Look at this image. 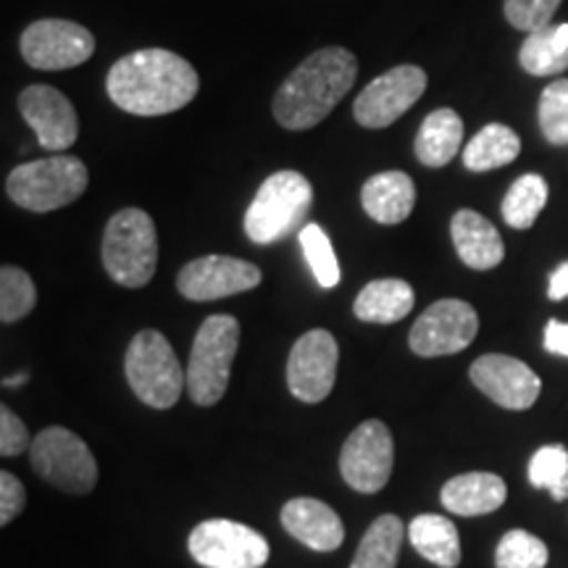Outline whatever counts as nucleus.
Listing matches in <instances>:
<instances>
[{
  "mask_svg": "<svg viewBox=\"0 0 568 568\" xmlns=\"http://www.w3.org/2000/svg\"><path fill=\"white\" fill-rule=\"evenodd\" d=\"M539 130L550 145H568V80L550 82L539 98Z\"/></svg>",
  "mask_w": 568,
  "mask_h": 568,
  "instance_id": "33",
  "label": "nucleus"
},
{
  "mask_svg": "<svg viewBox=\"0 0 568 568\" xmlns=\"http://www.w3.org/2000/svg\"><path fill=\"white\" fill-rule=\"evenodd\" d=\"M548 297H550V301H556V303L564 301V297H568V261H566V264H560L556 272H552Z\"/></svg>",
  "mask_w": 568,
  "mask_h": 568,
  "instance_id": "38",
  "label": "nucleus"
},
{
  "mask_svg": "<svg viewBox=\"0 0 568 568\" xmlns=\"http://www.w3.org/2000/svg\"><path fill=\"white\" fill-rule=\"evenodd\" d=\"M124 374L138 400L159 410L176 406L187 387V374L182 372L174 347L155 329H142L132 337L124 355Z\"/></svg>",
  "mask_w": 568,
  "mask_h": 568,
  "instance_id": "6",
  "label": "nucleus"
},
{
  "mask_svg": "<svg viewBox=\"0 0 568 568\" xmlns=\"http://www.w3.org/2000/svg\"><path fill=\"white\" fill-rule=\"evenodd\" d=\"M450 234L460 261L474 272H489L506 258L500 232L477 211L460 209L450 222Z\"/></svg>",
  "mask_w": 568,
  "mask_h": 568,
  "instance_id": "19",
  "label": "nucleus"
},
{
  "mask_svg": "<svg viewBox=\"0 0 568 568\" xmlns=\"http://www.w3.org/2000/svg\"><path fill=\"white\" fill-rule=\"evenodd\" d=\"M30 447H32V439L24 422H21L9 406L0 408V456L3 458L21 456V453L30 450Z\"/></svg>",
  "mask_w": 568,
  "mask_h": 568,
  "instance_id": "35",
  "label": "nucleus"
},
{
  "mask_svg": "<svg viewBox=\"0 0 568 568\" xmlns=\"http://www.w3.org/2000/svg\"><path fill=\"white\" fill-rule=\"evenodd\" d=\"M109 98L134 116H163L193 103L201 80L193 63L163 48H145L119 59L105 80Z\"/></svg>",
  "mask_w": 568,
  "mask_h": 568,
  "instance_id": "1",
  "label": "nucleus"
},
{
  "mask_svg": "<svg viewBox=\"0 0 568 568\" xmlns=\"http://www.w3.org/2000/svg\"><path fill=\"white\" fill-rule=\"evenodd\" d=\"M464 142V119L453 109H437L418 126L414 153L429 169H443L456 159Z\"/></svg>",
  "mask_w": 568,
  "mask_h": 568,
  "instance_id": "22",
  "label": "nucleus"
},
{
  "mask_svg": "<svg viewBox=\"0 0 568 568\" xmlns=\"http://www.w3.org/2000/svg\"><path fill=\"white\" fill-rule=\"evenodd\" d=\"M314 187L301 172L284 169L268 176L245 213V234L255 245H274L305 226Z\"/></svg>",
  "mask_w": 568,
  "mask_h": 568,
  "instance_id": "3",
  "label": "nucleus"
},
{
  "mask_svg": "<svg viewBox=\"0 0 568 568\" xmlns=\"http://www.w3.org/2000/svg\"><path fill=\"white\" fill-rule=\"evenodd\" d=\"M403 537H406V524L400 518L393 514L379 516L361 539L351 568H395Z\"/></svg>",
  "mask_w": 568,
  "mask_h": 568,
  "instance_id": "27",
  "label": "nucleus"
},
{
  "mask_svg": "<svg viewBox=\"0 0 568 568\" xmlns=\"http://www.w3.org/2000/svg\"><path fill=\"white\" fill-rule=\"evenodd\" d=\"M103 266L122 287H145L159 266V234L142 209L113 213L103 234Z\"/></svg>",
  "mask_w": 568,
  "mask_h": 568,
  "instance_id": "4",
  "label": "nucleus"
},
{
  "mask_svg": "<svg viewBox=\"0 0 568 568\" xmlns=\"http://www.w3.org/2000/svg\"><path fill=\"white\" fill-rule=\"evenodd\" d=\"M426 90V71L414 63H403L368 82L355 98L353 116L366 130H385L395 124L403 113L410 111Z\"/></svg>",
  "mask_w": 568,
  "mask_h": 568,
  "instance_id": "12",
  "label": "nucleus"
},
{
  "mask_svg": "<svg viewBox=\"0 0 568 568\" xmlns=\"http://www.w3.org/2000/svg\"><path fill=\"white\" fill-rule=\"evenodd\" d=\"M358 59L347 48H324L311 53L274 95V119L284 130L303 132L322 124L353 88Z\"/></svg>",
  "mask_w": 568,
  "mask_h": 568,
  "instance_id": "2",
  "label": "nucleus"
},
{
  "mask_svg": "<svg viewBox=\"0 0 568 568\" xmlns=\"http://www.w3.org/2000/svg\"><path fill=\"white\" fill-rule=\"evenodd\" d=\"M339 347L332 332L311 329L290 351L287 385L297 400L322 403L335 389Z\"/></svg>",
  "mask_w": 568,
  "mask_h": 568,
  "instance_id": "14",
  "label": "nucleus"
},
{
  "mask_svg": "<svg viewBox=\"0 0 568 568\" xmlns=\"http://www.w3.org/2000/svg\"><path fill=\"white\" fill-rule=\"evenodd\" d=\"M479 332V316L474 305L456 297L432 303L422 316L416 318L408 335L410 351L422 358H437V355H453L466 351Z\"/></svg>",
  "mask_w": 568,
  "mask_h": 568,
  "instance_id": "13",
  "label": "nucleus"
},
{
  "mask_svg": "<svg viewBox=\"0 0 568 568\" xmlns=\"http://www.w3.org/2000/svg\"><path fill=\"white\" fill-rule=\"evenodd\" d=\"M19 111L45 151L61 153L80 138V119H77L74 105L51 84H32V88L21 90Z\"/></svg>",
  "mask_w": 568,
  "mask_h": 568,
  "instance_id": "17",
  "label": "nucleus"
},
{
  "mask_svg": "<svg viewBox=\"0 0 568 568\" xmlns=\"http://www.w3.org/2000/svg\"><path fill=\"white\" fill-rule=\"evenodd\" d=\"M297 234H301V247L316 282L324 290L337 287L339 280H343V272H339L335 247H332V240L326 237V232L318 224H305Z\"/></svg>",
  "mask_w": 568,
  "mask_h": 568,
  "instance_id": "31",
  "label": "nucleus"
},
{
  "mask_svg": "<svg viewBox=\"0 0 568 568\" xmlns=\"http://www.w3.org/2000/svg\"><path fill=\"white\" fill-rule=\"evenodd\" d=\"M38 303L32 276L19 266L0 268V318L3 324H13L24 318Z\"/></svg>",
  "mask_w": 568,
  "mask_h": 568,
  "instance_id": "30",
  "label": "nucleus"
},
{
  "mask_svg": "<svg viewBox=\"0 0 568 568\" xmlns=\"http://www.w3.org/2000/svg\"><path fill=\"white\" fill-rule=\"evenodd\" d=\"M548 203V182L539 174H524L503 197V219L514 230H529Z\"/></svg>",
  "mask_w": 568,
  "mask_h": 568,
  "instance_id": "28",
  "label": "nucleus"
},
{
  "mask_svg": "<svg viewBox=\"0 0 568 568\" xmlns=\"http://www.w3.org/2000/svg\"><path fill=\"white\" fill-rule=\"evenodd\" d=\"M282 524L297 542L318 552L337 550L345 539L343 518L314 497H295V500L284 503Z\"/></svg>",
  "mask_w": 568,
  "mask_h": 568,
  "instance_id": "18",
  "label": "nucleus"
},
{
  "mask_svg": "<svg viewBox=\"0 0 568 568\" xmlns=\"http://www.w3.org/2000/svg\"><path fill=\"white\" fill-rule=\"evenodd\" d=\"M414 287L403 280H374L361 290L353 303V314L368 324H395L414 308Z\"/></svg>",
  "mask_w": 568,
  "mask_h": 568,
  "instance_id": "23",
  "label": "nucleus"
},
{
  "mask_svg": "<svg viewBox=\"0 0 568 568\" xmlns=\"http://www.w3.org/2000/svg\"><path fill=\"white\" fill-rule=\"evenodd\" d=\"M468 376L489 400L508 410H527L542 393V382L524 361L510 355L487 353L468 368Z\"/></svg>",
  "mask_w": 568,
  "mask_h": 568,
  "instance_id": "16",
  "label": "nucleus"
},
{
  "mask_svg": "<svg viewBox=\"0 0 568 568\" xmlns=\"http://www.w3.org/2000/svg\"><path fill=\"white\" fill-rule=\"evenodd\" d=\"M27 376L24 374H19V376H13V379H6V387H19L21 382H24Z\"/></svg>",
  "mask_w": 568,
  "mask_h": 568,
  "instance_id": "39",
  "label": "nucleus"
},
{
  "mask_svg": "<svg viewBox=\"0 0 568 568\" xmlns=\"http://www.w3.org/2000/svg\"><path fill=\"white\" fill-rule=\"evenodd\" d=\"M240 324L234 316H209L197 329L187 364V393L195 406H216L230 387Z\"/></svg>",
  "mask_w": 568,
  "mask_h": 568,
  "instance_id": "7",
  "label": "nucleus"
},
{
  "mask_svg": "<svg viewBox=\"0 0 568 568\" xmlns=\"http://www.w3.org/2000/svg\"><path fill=\"white\" fill-rule=\"evenodd\" d=\"M30 464L48 485L71 495H88L98 481V464L84 439L63 426H48L32 439Z\"/></svg>",
  "mask_w": 568,
  "mask_h": 568,
  "instance_id": "8",
  "label": "nucleus"
},
{
  "mask_svg": "<svg viewBox=\"0 0 568 568\" xmlns=\"http://www.w3.org/2000/svg\"><path fill=\"white\" fill-rule=\"evenodd\" d=\"M361 203L374 222L400 224L416 205V184L406 172H379L364 184Z\"/></svg>",
  "mask_w": 568,
  "mask_h": 568,
  "instance_id": "21",
  "label": "nucleus"
},
{
  "mask_svg": "<svg viewBox=\"0 0 568 568\" xmlns=\"http://www.w3.org/2000/svg\"><path fill=\"white\" fill-rule=\"evenodd\" d=\"M518 153H521V140L510 126L487 124L464 148V166L468 172H493L516 161Z\"/></svg>",
  "mask_w": 568,
  "mask_h": 568,
  "instance_id": "26",
  "label": "nucleus"
},
{
  "mask_svg": "<svg viewBox=\"0 0 568 568\" xmlns=\"http://www.w3.org/2000/svg\"><path fill=\"white\" fill-rule=\"evenodd\" d=\"M395 460V445L387 424L379 418L355 426L339 453V474L355 493L374 495L389 481Z\"/></svg>",
  "mask_w": 568,
  "mask_h": 568,
  "instance_id": "10",
  "label": "nucleus"
},
{
  "mask_svg": "<svg viewBox=\"0 0 568 568\" xmlns=\"http://www.w3.org/2000/svg\"><path fill=\"white\" fill-rule=\"evenodd\" d=\"M508 487L497 474L471 471L453 477L439 493L443 506L456 516H485L506 503Z\"/></svg>",
  "mask_w": 568,
  "mask_h": 568,
  "instance_id": "20",
  "label": "nucleus"
},
{
  "mask_svg": "<svg viewBox=\"0 0 568 568\" xmlns=\"http://www.w3.org/2000/svg\"><path fill=\"white\" fill-rule=\"evenodd\" d=\"M548 545L524 529H510L503 535L495 552L497 568H545L548 566Z\"/></svg>",
  "mask_w": 568,
  "mask_h": 568,
  "instance_id": "32",
  "label": "nucleus"
},
{
  "mask_svg": "<svg viewBox=\"0 0 568 568\" xmlns=\"http://www.w3.org/2000/svg\"><path fill=\"white\" fill-rule=\"evenodd\" d=\"M529 481L537 489H548L552 500H568V450L564 445H545L531 456Z\"/></svg>",
  "mask_w": 568,
  "mask_h": 568,
  "instance_id": "29",
  "label": "nucleus"
},
{
  "mask_svg": "<svg viewBox=\"0 0 568 568\" xmlns=\"http://www.w3.org/2000/svg\"><path fill=\"white\" fill-rule=\"evenodd\" d=\"M187 550L203 568H261L268 560L264 535L230 518L197 524L190 531Z\"/></svg>",
  "mask_w": 568,
  "mask_h": 568,
  "instance_id": "9",
  "label": "nucleus"
},
{
  "mask_svg": "<svg viewBox=\"0 0 568 568\" xmlns=\"http://www.w3.org/2000/svg\"><path fill=\"white\" fill-rule=\"evenodd\" d=\"M542 345L548 353L564 355V358H568V324L558 322V318L548 322V326H545Z\"/></svg>",
  "mask_w": 568,
  "mask_h": 568,
  "instance_id": "37",
  "label": "nucleus"
},
{
  "mask_svg": "<svg viewBox=\"0 0 568 568\" xmlns=\"http://www.w3.org/2000/svg\"><path fill=\"white\" fill-rule=\"evenodd\" d=\"M410 545L429 564L439 568H456L460 564V537L450 518L437 514H422L408 527Z\"/></svg>",
  "mask_w": 568,
  "mask_h": 568,
  "instance_id": "24",
  "label": "nucleus"
},
{
  "mask_svg": "<svg viewBox=\"0 0 568 568\" xmlns=\"http://www.w3.org/2000/svg\"><path fill=\"white\" fill-rule=\"evenodd\" d=\"M564 0H506V19L521 32H537L550 27Z\"/></svg>",
  "mask_w": 568,
  "mask_h": 568,
  "instance_id": "34",
  "label": "nucleus"
},
{
  "mask_svg": "<svg viewBox=\"0 0 568 568\" xmlns=\"http://www.w3.org/2000/svg\"><path fill=\"white\" fill-rule=\"evenodd\" d=\"M261 284V268L251 261L232 258V255H203L190 261L176 276V290L195 303L219 301Z\"/></svg>",
  "mask_w": 568,
  "mask_h": 568,
  "instance_id": "15",
  "label": "nucleus"
},
{
  "mask_svg": "<svg viewBox=\"0 0 568 568\" xmlns=\"http://www.w3.org/2000/svg\"><path fill=\"white\" fill-rule=\"evenodd\" d=\"M21 59L40 71L82 67L95 53V38L82 24L67 19H40L19 40Z\"/></svg>",
  "mask_w": 568,
  "mask_h": 568,
  "instance_id": "11",
  "label": "nucleus"
},
{
  "mask_svg": "<svg viewBox=\"0 0 568 568\" xmlns=\"http://www.w3.org/2000/svg\"><path fill=\"white\" fill-rule=\"evenodd\" d=\"M518 63L535 77H556L568 69V24H550L529 32L518 51Z\"/></svg>",
  "mask_w": 568,
  "mask_h": 568,
  "instance_id": "25",
  "label": "nucleus"
},
{
  "mask_svg": "<svg viewBox=\"0 0 568 568\" xmlns=\"http://www.w3.org/2000/svg\"><path fill=\"white\" fill-rule=\"evenodd\" d=\"M88 166L74 155H51V159L21 163L6 180V193L19 209L32 213L59 211L80 201L88 190Z\"/></svg>",
  "mask_w": 568,
  "mask_h": 568,
  "instance_id": "5",
  "label": "nucleus"
},
{
  "mask_svg": "<svg viewBox=\"0 0 568 568\" xmlns=\"http://www.w3.org/2000/svg\"><path fill=\"white\" fill-rule=\"evenodd\" d=\"M27 506V493L19 477H13L11 471L0 474V524L9 527Z\"/></svg>",
  "mask_w": 568,
  "mask_h": 568,
  "instance_id": "36",
  "label": "nucleus"
}]
</instances>
